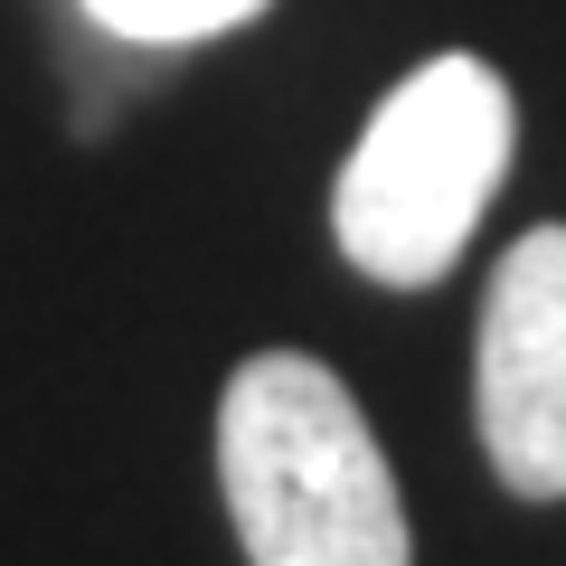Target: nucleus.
Returning a JSON list of instances; mask_svg holds the SVG:
<instances>
[{
  "label": "nucleus",
  "instance_id": "20e7f679",
  "mask_svg": "<svg viewBox=\"0 0 566 566\" xmlns=\"http://www.w3.org/2000/svg\"><path fill=\"white\" fill-rule=\"evenodd\" d=\"M76 10L123 48H199V39H227V29L264 20L274 0H76Z\"/></svg>",
  "mask_w": 566,
  "mask_h": 566
},
{
  "label": "nucleus",
  "instance_id": "f257e3e1",
  "mask_svg": "<svg viewBox=\"0 0 566 566\" xmlns=\"http://www.w3.org/2000/svg\"><path fill=\"white\" fill-rule=\"evenodd\" d=\"M218 472L255 566H406V501L359 397L303 349H255L218 397Z\"/></svg>",
  "mask_w": 566,
  "mask_h": 566
},
{
  "label": "nucleus",
  "instance_id": "f03ea898",
  "mask_svg": "<svg viewBox=\"0 0 566 566\" xmlns=\"http://www.w3.org/2000/svg\"><path fill=\"white\" fill-rule=\"evenodd\" d=\"M510 151H520V104L501 66L463 48L424 57L416 76H397V95H378L359 151L340 161V189H331L340 255L397 293L444 283L491 189L510 180Z\"/></svg>",
  "mask_w": 566,
  "mask_h": 566
},
{
  "label": "nucleus",
  "instance_id": "7ed1b4c3",
  "mask_svg": "<svg viewBox=\"0 0 566 566\" xmlns=\"http://www.w3.org/2000/svg\"><path fill=\"white\" fill-rule=\"evenodd\" d=\"M472 424L520 501H566V227H528L482 293Z\"/></svg>",
  "mask_w": 566,
  "mask_h": 566
}]
</instances>
